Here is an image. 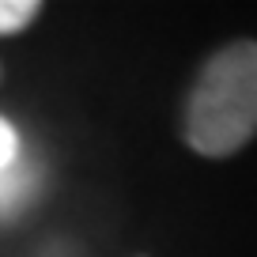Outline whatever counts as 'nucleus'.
<instances>
[{
  "label": "nucleus",
  "instance_id": "obj_1",
  "mask_svg": "<svg viewBox=\"0 0 257 257\" xmlns=\"http://www.w3.org/2000/svg\"><path fill=\"white\" fill-rule=\"evenodd\" d=\"M182 137L208 159H227L257 137V42H231L208 57L185 98Z\"/></svg>",
  "mask_w": 257,
  "mask_h": 257
},
{
  "label": "nucleus",
  "instance_id": "obj_2",
  "mask_svg": "<svg viewBox=\"0 0 257 257\" xmlns=\"http://www.w3.org/2000/svg\"><path fill=\"white\" fill-rule=\"evenodd\" d=\"M34 16H38V4H34V0H0V34L23 31Z\"/></svg>",
  "mask_w": 257,
  "mask_h": 257
},
{
  "label": "nucleus",
  "instance_id": "obj_3",
  "mask_svg": "<svg viewBox=\"0 0 257 257\" xmlns=\"http://www.w3.org/2000/svg\"><path fill=\"white\" fill-rule=\"evenodd\" d=\"M16 159V133L4 117H0V170H8V163Z\"/></svg>",
  "mask_w": 257,
  "mask_h": 257
}]
</instances>
